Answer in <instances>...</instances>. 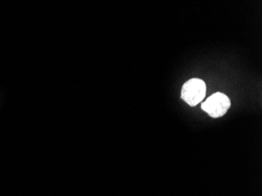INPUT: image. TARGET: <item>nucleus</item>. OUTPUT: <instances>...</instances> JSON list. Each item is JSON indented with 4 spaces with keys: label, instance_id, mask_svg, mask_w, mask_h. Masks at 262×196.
Here are the masks:
<instances>
[{
    "label": "nucleus",
    "instance_id": "obj_2",
    "mask_svg": "<svg viewBox=\"0 0 262 196\" xmlns=\"http://www.w3.org/2000/svg\"><path fill=\"white\" fill-rule=\"evenodd\" d=\"M231 106L229 97L222 93H216L202 104V109L210 117L219 118L226 114Z\"/></svg>",
    "mask_w": 262,
    "mask_h": 196
},
{
    "label": "nucleus",
    "instance_id": "obj_1",
    "mask_svg": "<svg viewBox=\"0 0 262 196\" xmlns=\"http://www.w3.org/2000/svg\"><path fill=\"white\" fill-rule=\"evenodd\" d=\"M207 91L205 82L200 79H191L187 81L182 88V99L188 105H197L204 100Z\"/></svg>",
    "mask_w": 262,
    "mask_h": 196
}]
</instances>
